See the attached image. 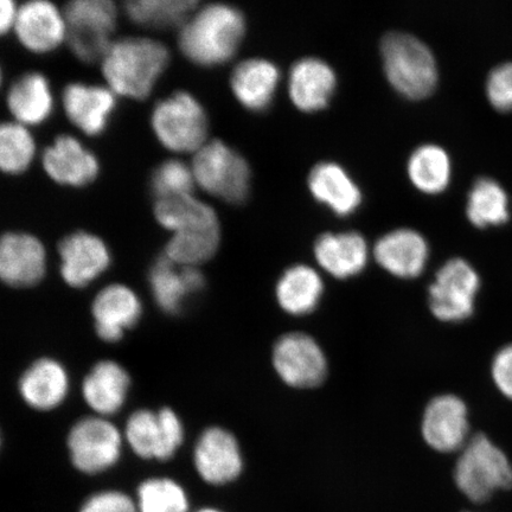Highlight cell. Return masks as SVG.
<instances>
[{
  "mask_svg": "<svg viewBox=\"0 0 512 512\" xmlns=\"http://www.w3.org/2000/svg\"><path fill=\"white\" fill-rule=\"evenodd\" d=\"M70 50L85 63L104 59L113 43L117 9L110 0H75L63 10Z\"/></svg>",
  "mask_w": 512,
  "mask_h": 512,
  "instance_id": "cell-6",
  "label": "cell"
},
{
  "mask_svg": "<svg viewBox=\"0 0 512 512\" xmlns=\"http://www.w3.org/2000/svg\"><path fill=\"white\" fill-rule=\"evenodd\" d=\"M408 174L416 187L422 191H443L450 182V157L439 145H421L409 158Z\"/></svg>",
  "mask_w": 512,
  "mask_h": 512,
  "instance_id": "cell-34",
  "label": "cell"
},
{
  "mask_svg": "<svg viewBox=\"0 0 512 512\" xmlns=\"http://www.w3.org/2000/svg\"><path fill=\"white\" fill-rule=\"evenodd\" d=\"M150 284L157 304L165 312L177 313L191 294L202 290L204 277L197 267L178 265L164 254L151 268Z\"/></svg>",
  "mask_w": 512,
  "mask_h": 512,
  "instance_id": "cell-22",
  "label": "cell"
},
{
  "mask_svg": "<svg viewBox=\"0 0 512 512\" xmlns=\"http://www.w3.org/2000/svg\"><path fill=\"white\" fill-rule=\"evenodd\" d=\"M198 187L232 204L246 200L251 184L248 162L221 140H211L194 153L191 164Z\"/></svg>",
  "mask_w": 512,
  "mask_h": 512,
  "instance_id": "cell-5",
  "label": "cell"
},
{
  "mask_svg": "<svg viewBox=\"0 0 512 512\" xmlns=\"http://www.w3.org/2000/svg\"><path fill=\"white\" fill-rule=\"evenodd\" d=\"M466 214L480 228L507 222L510 217L507 192L495 179L478 178L469 192Z\"/></svg>",
  "mask_w": 512,
  "mask_h": 512,
  "instance_id": "cell-32",
  "label": "cell"
},
{
  "mask_svg": "<svg viewBox=\"0 0 512 512\" xmlns=\"http://www.w3.org/2000/svg\"><path fill=\"white\" fill-rule=\"evenodd\" d=\"M139 512H188L184 490L170 479H150L139 486Z\"/></svg>",
  "mask_w": 512,
  "mask_h": 512,
  "instance_id": "cell-36",
  "label": "cell"
},
{
  "mask_svg": "<svg viewBox=\"0 0 512 512\" xmlns=\"http://www.w3.org/2000/svg\"><path fill=\"white\" fill-rule=\"evenodd\" d=\"M273 364L280 379L294 388L316 387L328 371L323 350L302 332L287 334L275 343Z\"/></svg>",
  "mask_w": 512,
  "mask_h": 512,
  "instance_id": "cell-9",
  "label": "cell"
},
{
  "mask_svg": "<svg viewBox=\"0 0 512 512\" xmlns=\"http://www.w3.org/2000/svg\"><path fill=\"white\" fill-rule=\"evenodd\" d=\"M336 87V74L319 57H303L292 64L288 92L294 105L303 111H316L328 104Z\"/></svg>",
  "mask_w": 512,
  "mask_h": 512,
  "instance_id": "cell-21",
  "label": "cell"
},
{
  "mask_svg": "<svg viewBox=\"0 0 512 512\" xmlns=\"http://www.w3.org/2000/svg\"><path fill=\"white\" fill-rule=\"evenodd\" d=\"M130 387V377L118 363L104 361L96 364L85 381L82 393L89 406L102 415L117 413L124 405Z\"/></svg>",
  "mask_w": 512,
  "mask_h": 512,
  "instance_id": "cell-28",
  "label": "cell"
},
{
  "mask_svg": "<svg viewBox=\"0 0 512 512\" xmlns=\"http://www.w3.org/2000/svg\"><path fill=\"white\" fill-rule=\"evenodd\" d=\"M245 31V17L239 9L209 4L196 10L179 30L178 46L197 66L215 67L232 59Z\"/></svg>",
  "mask_w": 512,
  "mask_h": 512,
  "instance_id": "cell-1",
  "label": "cell"
},
{
  "mask_svg": "<svg viewBox=\"0 0 512 512\" xmlns=\"http://www.w3.org/2000/svg\"><path fill=\"white\" fill-rule=\"evenodd\" d=\"M280 79L278 66L265 59H248L236 66L230 86L240 104L251 111L270 106Z\"/></svg>",
  "mask_w": 512,
  "mask_h": 512,
  "instance_id": "cell-24",
  "label": "cell"
},
{
  "mask_svg": "<svg viewBox=\"0 0 512 512\" xmlns=\"http://www.w3.org/2000/svg\"><path fill=\"white\" fill-rule=\"evenodd\" d=\"M46 273V249L35 236L5 234L0 242V277L12 287H30Z\"/></svg>",
  "mask_w": 512,
  "mask_h": 512,
  "instance_id": "cell-14",
  "label": "cell"
},
{
  "mask_svg": "<svg viewBox=\"0 0 512 512\" xmlns=\"http://www.w3.org/2000/svg\"><path fill=\"white\" fill-rule=\"evenodd\" d=\"M469 428L463 400L454 395H441L428 403L421 431L433 450L450 453L464 448Z\"/></svg>",
  "mask_w": 512,
  "mask_h": 512,
  "instance_id": "cell-12",
  "label": "cell"
},
{
  "mask_svg": "<svg viewBox=\"0 0 512 512\" xmlns=\"http://www.w3.org/2000/svg\"><path fill=\"white\" fill-rule=\"evenodd\" d=\"M323 291V280L316 270L307 265L292 266L279 280L278 303L290 315H307L316 309Z\"/></svg>",
  "mask_w": 512,
  "mask_h": 512,
  "instance_id": "cell-29",
  "label": "cell"
},
{
  "mask_svg": "<svg viewBox=\"0 0 512 512\" xmlns=\"http://www.w3.org/2000/svg\"><path fill=\"white\" fill-rule=\"evenodd\" d=\"M151 124L160 144L177 153H196L207 143L208 118L194 96L177 92L159 101Z\"/></svg>",
  "mask_w": 512,
  "mask_h": 512,
  "instance_id": "cell-7",
  "label": "cell"
},
{
  "mask_svg": "<svg viewBox=\"0 0 512 512\" xmlns=\"http://www.w3.org/2000/svg\"><path fill=\"white\" fill-rule=\"evenodd\" d=\"M6 104L18 124L40 125L53 111V94L48 80L40 73H27L9 89Z\"/></svg>",
  "mask_w": 512,
  "mask_h": 512,
  "instance_id": "cell-27",
  "label": "cell"
},
{
  "mask_svg": "<svg viewBox=\"0 0 512 512\" xmlns=\"http://www.w3.org/2000/svg\"><path fill=\"white\" fill-rule=\"evenodd\" d=\"M17 14L18 9L12 0H2L0 2V31H2V34L15 27Z\"/></svg>",
  "mask_w": 512,
  "mask_h": 512,
  "instance_id": "cell-41",
  "label": "cell"
},
{
  "mask_svg": "<svg viewBox=\"0 0 512 512\" xmlns=\"http://www.w3.org/2000/svg\"><path fill=\"white\" fill-rule=\"evenodd\" d=\"M160 226L172 233L220 226L215 210L192 195L158 200L153 209Z\"/></svg>",
  "mask_w": 512,
  "mask_h": 512,
  "instance_id": "cell-30",
  "label": "cell"
},
{
  "mask_svg": "<svg viewBox=\"0 0 512 512\" xmlns=\"http://www.w3.org/2000/svg\"><path fill=\"white\" fill-rule=\"evenodd\" d=\"M479 286V275L469 262L459 258L447 261L428 291L434 317L443 322H462L472 316Z\"/></svg>",
  "mask_w": 512,
  "mask_h": 512,
  "instance_id": "cell-8",
  "label": "cell"
},
{
  "mask_svg": "<svg viewBox=\"0 0 512 512\" xmlns=\"http://www.w3.org/2000/svg\"><path fill=\"white\" fill-rule=\"evenodd\" d=\"M34 156L35 142L24 125L4 123L0 127V168L5 174H22Z\"/></svg>",
  "mask_w": 512,
  "mask_h": 512,
  "instance_id": "cell-35",
  "label": "cell"
},
{
  "mask_svg": "<svg viewBox=\"0 0 512 512\" xmlns=\"http://www.w3.org/2000/svg\"><path fill=\"white\" fill-rule=\"evenodd\" d=\"M195 177L191 166L181 160L170 159L153 171L151 189L158 200L192 195Z\"/></svg>",
  "mask_w": 512,
  "mask_h": 512,
  "instance_id": "cell-37",
  "label": "cell"
},
{
  "mask_svg": "<svg viewBox=\"0 0 512 512\" xmlns=\"http://www.w3.org/2000/svg\"><path fill=\"white\" fill-rule=\"evenodd\" d=\"M183 426L169 408L159 412L139 411L127 422L126 438L132 450L144 459L168 460L182 445Z\"/></svg>",
  "mask_w": 512,
  "mask_h": 512,
  "instance_id": "cell-10",
  "label": "cell"
},
{
  "mask_svg": "<svg viewBox=\"0 0 512 512\" xmlns=\"http://www.w3.org/2000/svg\"><path fill=\"white\" fill-rule=\"evenodd\" d=\"M68 376L59 362L44 358L25 371L19 390L25 402L35 409L48 411L59 406L68 392Z\"/></svg>",
  "mask_w": 512,
  "mask_h": 512,
  "instance_id": "cell-26",
  "label": "cell"
},
{
  "mask_svg": "<svg viewBox=\"0 0 512 512\" xmlns=\"http://www.w3.org/2000/svg\"><path fill=\"white\" fill-rule=\"evenodd\" d=\"M220 239V226L184 230L172 235L165 255L178 265L197 267L213 258Z\"/></svg>",
  "mask_w": 512,
  "mask_h": 512,
  "instance_id": "cell-33",
  "label": "cell"
},
{
  "mask_svg": "<svg viewBox=\"0 0 512 512\" xmlns=\"http://www.w3.org/2000/svg\"><path fill=\"white\" fill-rule=\"evenodd\" d=\"M384 72L400 93L412 99L430 94L438 81V68L430 47L407 32L390 31L382 37Z\"/></svg>",
  "mask_w": 512,
  "mask_h": 512,
  "instance_id": "cell-3",
  "label": "cell"
},
{
  "mask_svg": "<svg viewBox=\"0 0 512 512\" xmlns=\"http://www.w3.org/2000/svg\"><path fill=\"white\" fill-rule=\"evenodd\" d=\"M198 512H220V511H217V510H214V509H203V510L198 511Z\"/></svg>",
  "mask_w": 512,
  "mask_h": 512,
  "instance_id": "cell-42",
  "label": "cell"
},
{
  "mask_svg": "<svg viewBox=\"0 0 512 512\" xmlns=\"http://www.w3.org/2000/svg\"><path fill=\"white\" fill-rule=\"evenodd\" d=\"M68 446L76 469L93 475L117 463L121 435L117 427L105 419H83L70 431Z\"/></svg>",
  "mask_w": 512,
  "mask_h": 512,
  "instance_id": "cell-11",
  "label": "cell"
},
{
  "mask_svg": "<svg viewBox=\"0 0 512 512\" xmlns=\"http://www.w3.org/2000/svg\"><path fill=\"white\" fill-rule=\"evenodd\" d=\"M61 274L69 286L86 287L110 266L111 255L105 242L86 232L73 233L59 245Z\"/></svg>",
  "mask_w": 512,
  "mask_h": 512,
  "instance_id": "cell-13",
  "label": "cell"
},
{
  "mask_svg": "<svg viewBox=\"0 0 512 512\" xmlns=\"http://www.w3.org/2000/svg\"><path fill=\"white\" fill-rule=\"evenodd\" d=\"M454 482L473 503H486L498 491L512 488V464L484 434L467 441L454 470Z\"/></svg>",
  "mask_w": 512,
  "mask_h": 512,
  "instance_id": "cell-4",
  "label": "cell"
},
{
  "mask_svg": "<svg viewBox=\"0 0 512 512\" xmlns=\"http://www.w3.org/2000/svg\"><path fill=\"white\" fill-rule=\"evenodd\" d=\"M197 6L196 0H131L125 3V12L140 27L181 29Z\"/></svg>",
  "mask_w": 512,
  "mask_h": 512,
  "instance_id": "cell-31",
  "label": "cell"
},
{
  "mask_svg": "<svg viewBox=\"0 0 512 512\" xmlns=\"http://www.w3.org/2000/svg\"><path fill=\"white\" fill-rule=\"evenodd\" d=\"M486 94L498 111H512V62L499 64L491 70L486 81Z\"/></svg>",
  "mask_w": 512,
  "mask_h": 512,
  "instance_id": "cell-38",
  "label": "cell"
},
{
  "mask_svg": "<svg viewBox=\"0 0 512 512\" xmlns=\"http://www.w3.org/2000/svg\"><path fill=\"white\" fill-rule=\"evenodd\" d=\"M310 190L319 201L328 203L339 215L352 213L362 202V192L341 165L320 162L309 175Z\"/></svg>",
  "mask_w": 512,
  "mask_h": 512,
  "instance_id": "cell-25",
  "label": "cell"
},
{
  "mask_svg": "<svg viewBox=\"0 0 512 512\" xmlns=\"http://www.w3.org/2000/svg\"><path fill=\"white\" fill-rule=\"evenodd\" d=\"M62 105L70 123L88 136H99L114 111L115 96L112 89L70 83L62 93Z\"/></svg>",
  "mask_w": 512,
  "mask_h": 512,
  "instance_id": "cell-18",
  "label": "cell"
},
{
  "mask_svg": "<svg viewBox=\"0 0 512 512\" xmlns=\"http://www.w3.org/2000/svg\"><path fill=\"white\" fill-rule=\"evenodd\" d=\"M169 61V50L163 43L126 37L111 44L101 60V69L113 93L145 100Z\"/></svg>",
  "mask_w": 512,
  "mask_h": 512,
  "instance_id": "cell-2",
  "label": "cell"
},
{
  "mask_svg": "<svg viewBox=\"0 0 512 512\" xmlns=\"http://www.w3.org/2000/svg\"><path fill=\"white\" fill-rule=\"evenodd\" d=\"M195 465L207 483L233 482L240 476L243 466L238 441L220 427L209 428L196 445Z\"/></svg>",
  "mask_w": 512,
  "mask_h": 512,
  "instance_id": "cell-16",
  "label": "cell"
},
{
  "mask_svg": "<svg viewBox=\"0 0 512 512\" xmlns=\"http://www.w3.org/2000/svg\"><path fill=\"white\" fill-rule=\"evenodd\" d=\"M80 512H139L132 499L120 492H101L88 499Z\"/></svg>",
  "mask_w": 512,
  "mask_h": 512,
  "instance_id": "cell-39",
  "label": "cell"
},
{
  "mask_svg": "<svg viewBox=\"0 0 512 512\" xmlns=\"http://www.w3.org/2000/svg\"><path fill=\"white\" fill-rule=\"evenodd\" d=\"M315 255L326 272L345 279L366 267L368 245L360 233H325L315 243Z\"/></svg>",
  "mask_w": 512,
  "mask_h": 512,
  "instance_id": "cell-23",
  "label": "cell"
},
{
  "mask_svg": "<svg viewBox=\"0 0 512 512\" xmlns=\"http://www.w3.org/2000/svg\"><path fill=\"white\" fill-rule=\"evenodd\" d=\"M492 377L499 392L512 400V344L497 352L492 362Z\"/></svg>",
  "mask_w": 512,
  "mask_h": 512,
  "instance_id": "cell-40",
  "label": "cell"
},
{
  "mask_svg": "<svg viewBox=\"0 0 512 512\" xmlns=\"http://www.w3.org/2000/svg\"><path fill=\"white\" fill-rule=\"evenodd\" d=\"M44 171L56 183L69 187H85L99 174V162L78 139L59 136L43 151Z\"/></svg>",
  "mask_w": 512,
  "mask_h": 512,
  "instance_id": "cell-17",
  "label": "cell"
},
{
  "mask_svg": "<svg viewBox=\"0 0 512 512\" xmlns=\"http://www.w3.org/2000/svg\"><path fill=\"white\" fill-rule=\"evenodd\" d=\"M14 29L18 41L32 53H49L66 40L63 12L44 0L23 4L18 9Z\"/></svg>",
  "mask_w": 512,
  "mask_h": 512,
  "instance_id": "cell-15",
  "label": "cell"
},
{
  "mask_svg": "<svg viewBox=\"0 0 512 512\" xmlns=\"http://www.w3.org/2000/svg\"><path fill=\"white\" fill-rule=\"evenodd\" d=\"M95 328L105 342H118L127 329L142 316V304L131 288L111 285L102 290L93 303Z\"/></svg>",
  "mask_w": 512,
  "mask_h": 512,
  "instance_id": "cell-20",
  "label": "cell"
},
{
  "mask_svg": "<svg viewBox=\"0 0 512 512\" xmlns=\"http://www.w3.org/2000/svg\"><path fill=\"white\" fill-rule=\"evenodd\" d=\"M374 256L380 266L399 278H415L428 259L427 242L411 228L394 229L377 240Z\"/></svg>",
  "mask_w": 512,
  "mask_h": 512,
  "instance_id": "cell-19",
  "label": "cell"
}]
</instances>
